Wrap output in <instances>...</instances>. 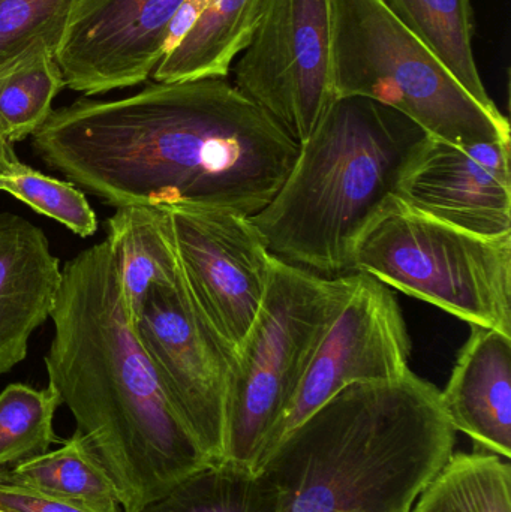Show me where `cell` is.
I'll return each mask as SVG.
<instances>
[{
    "label": "cell",
    "mask_w": 511,
    "mask_h": 512,
    "mask_svg": "<svg viewBox=\"0 0 511 512\" xmlns=\"http://www.w3.org/2000/svg\"><path fill=\"white\" fill-rule=\"evenodd\" d=\"M35 155L114 209L197 207L252 216L275 197L299 143L228 78L80 98L32 135Z\"/></svg>",
    "instance_id": "6da1fadb"
},
{
    "label": "cell",
    "mask_w": 511,
    "mask_h": 512,
    "mask_svg": "<svg viewBox=\"0 0 511 512\" xmlns=\"http://www.w3.org/2000/svg\"><path fill=\"white\" fill-rule=\"evenodd\" d=\"M50 318L48 385L74 417L123 512L140 511L213 465L165 399L107 239L65 262Z\"/></svg>",
    "instance_id": "7a4b0ae2"
},
{
    "label": "cell",
    "mask_w": 511,
    "mask_h": 512,
    "mask_svg": "<svg viewBox=\"0 0 511 512\" xmlns=\"http://www.w3.org/2000/svg\"><path fill=\"white\" fill-rule=\"evenodd\" d=\"M456 432L440 390L408 370L339 391L255 472L281 493L279 512L413 510L452 456Z\"/></svg>",
    "instance_id": "3957f363"
},
{
    "label": "cell",
    "mask_w": 511,
    "mask_h": 512,
    "mask_svg": "<svg viewBox=\"0 0 511 512\" xmlns=\"http://www.w3.org/2000/svg\"><path fill=\"white\" fill-rule=\"evenodd\" d=\"M428 137L386 105L336 98L299 144L275 197L249 216L270 254L321 276L354 273L360 237Z\"/></svg>",
    "instance_id": "277c9868"
},
{
    "label": "cell",
    "mask_w": 511,
    "mask_h": 512,
    "mask_svg": "<svg viewBox=\"0 0 511 512\" xmlns=\"http://www.w3.org/2000/svg\"><path fill=\"white\" fill-rule=\"evenodd\" d=\"M335 99H371L452 144L510 140L500 110L476 101L383 0H333Z\"/></svg>",
    "instance_id": "5b68a950"
},
{
    "label": "cell",
    "mask_w": 511,
    "mask_h": 512,
    "mask_svg": "<svg viewBox=\"0 0 511 512\" xmlns=\"http://www.w3.org/2000/svg\"><path fill=\"white\" fill-rule=\"evenodd\" d=\"M353 285L354 273L321 276L273 256L266 294L236 352L222 463L255 472Z\"/></svg>",
    "instance_id": "8992f818"
},
{
    "label": "cell",
    "mask_w": 511,
    "mask_h": 512,
    "mask_svg": "<svg viewBox=\"0 0 511 512\" xmlns=\"http://www.w3.org/2000/svg\"><path fill=\"white\" fill-rule=\"evenodd\" d=\"M353 271L511 337V233H471L392 197L360 237Z\"/></svg>",
    "instance_id": "52a82bcc"
},
{
    "label": "cell",
    "mask_w": 511,
    "mask_h": 512,
    "mask_svg": "<svg viewBox=\"0 0 511 512\" xmlns=\"http://www.w3.org/2000/svg\"><path fill=\"white\" fill-rule=\"evenodd\" d=\"M134 325L168 405L213 465L224 462L236 349L201 315L183 276L153 286Z\"/></svg>",
    "instance_id": "ba28073f"
},
{
    "label": "cell",
    "mask_w": 511,
    "mask_h": 512,
    "mask_svg": "<svg viewBox=\"0 0 511 512\" xmlns=\"http://www.w3.org/2000/svg\"><path fill=\"white\" fill-rule=\"evenodd\" d=\"M231 71L243 95L305 141L335 101L333 0H264Z\"/></svg>",
    "instance_id": "9c48e42d"
},
{
    "label": "cell",
    "mask_w": 511,
    "mask_h": 512,
    "mask_svg": "<svg viewBox=\"0 0 511 512\" xmlns=\"http://www.w3.org/2000/svg\"><path fill=\"white\" fill-rule=\"evenodd\" d=\"M164 210L192 301L237 352L266 294L273 255L251 218L242 213L197 207Z\"/></svg>",
    "instance_id": "30bf717a"
},
{
    "label": "cell",
    "mask_w": 511,
    "mask_h": 512,
    "mask_svg": "<svg viewBox=\"0 0 511 512\" xmlns=\"http://www.w3.org/2000/svg\"><path fill=\"white\" fill-rule=\"evenodd\" d=\"M410 355V334L396 295L375 277L354 271L353 289L315 349L290 406L270 433L260 463L287 433L339 391L360 382L404 376L410 370Z\"/></svg>",
    "instance_id": "8fae6325"
},
{
    "label": "cell",
    "mask_w": 511,
    "mask_h": 512,
    "mask_svg": "<svg viewBox=\"0 0 511 512\" xmlns=\"http://www.w3.org/2000/svg\"><path fill=\"white\" fill-rule=\"evenodd\" d=\"M186 0H74L56 57L65 86L86 96L152 78Z\"/></svg>",
    "instance_id": "7c38bea8"
},
{
    "label": "cell",
    "mask_w": 511,
    "mask_h": 512,
    "mask_svg": "<svg viewBox=\"0 0 511 512\" xmlns=\"http://www.w3.org/2000/svg\"><path fill=\"white\" fill-rule=\"evenodd\" d=\"M395 197L471 233H511L510 140L452 144L428 137Z\"/></svg>",
    "instance_id": "4fadbf2b"
},
{
    "label": "cell",
    "mask_w": 511,
    "mask_h": 512,
    "mask_svg": "<svg viewBox=\"0 0 511 512\" xmlns=\"http://www.w3.org/2000/svg\"><path fill=\"white\" fill-rule=\"evenodd\" d=\"M62 265L41 228L14 213H0V375L29 352L33 331L53 312Z\"/></svg>",
    "instance_id": "5bb4252c"
},
{
    "label": "cell",
    "mask_w": 511,
    "mask_h": 512,
    "mask_svg": "<svg viewBox=\"0 0 511 512\" xmlns=\"http://www.w3.org/2000/svg\"><path fill=\"white\" fill-rule=\"evenodd\" d=\"M441 403L456 430L470 436L480 453L510 460L511 337L471 325Z\"/></svg>",
    "instance_id": "9a60e30c"
},
{
    "label": "cell",
    "mask_w": 511,
    "mask_h": 512,
    "mask_svg": "<svg viewBox=\"0 0 511 512\" xmlns=\"http://www.w3.org/2000/svg\"><path fill=\"white\" fill-rule=\"evenodd\" d=\"M263 5L264 0H207L194 24L165 54L153 80L228 78L257 29Z\"/></svg>",
    "instance_id": "2e32d148"
},
{
    "label": "cell",
    "mask_w": 511,
    "mask_h": 512,
    "mask_svg": "<svg viewBox=\"0 0 511 512\" xmlns=\"http://www.w3.org/2000/svg\"><path fill=\"white\" fill-rule=\"evenodd\" d=\"M107 242L113 249L126 309L135 313L158 285H171L182 276L168 225L167 210L129 206L107 219Z\"/></svg>",
    "instance_id": "e0dca14e"
},
{
    "label": "cell",
    "mask_w": 511,
    "mask_h": 512,
    "mask_svg": "<svg viewBox=\"0 0 511 512\" xmlns=\"http://www.w3.org/2000/svg\"><path fill=\"white\" fill-rule=\"evenodd\" d=\"M395 17L428 47L458 83L488 110H498L485 89L473 51L470 0H383Z\"/></svg>",
    "instance_id": "ac0fdd59"
},
{
    "label": "cell",
    "mask_w": 511,
    "mask_h": 512,
    "mask_svg": "<svg viewBox=\"0 0 511 512\" xmlns=\"http://www.w3.org/2000/svg\"><path fill=\"white\" fill-rule=\"evenodd\" d=\"M0 472L8 480L90 512H123L116 489L77 432L57 450Z\"/></svg>",
    "instance_id": "d6986e66"
},
{
    "label": "cell",
    "mask_w": 511,
    "mask_h": 512,
    "mask_svg": "<svg viewBox=\"0 0 511 512\" xmlns=\"http://www.w3.org/2000/svg\"><path fill=\"white\" fill-rule=\"evenodd\" d=\"M281 493L269 480L233 463L194 472L137 512H279Z\"/></svg>",
    "instance_id": "ffe728a7"
},
{
    "label": "cell",
    "mask_w": 511,
    "mask_h": 512,
    "mask_svg": "<svg viewBox=\"0 0 511 512\" xmlns=\"http://www.w3.org/2000/svg\"><path fill=\"white\" fill-rule=\"evenodd\" d=\"M411 512H511L509 460L491 453H453Z\"/></svg>",
    "instance_id": "44dd1931"
},
{
    "label": "cell",
    "mask_w": 511,
    "mask_h": 512,
    "mask_svg": "<svg viewBox=\"0 0 511 512\" xmlns=\"http://www.w3.org/2000/svg\"><path fill=\"white\" fill-rule=\"evenodd\" d=\"M56 48L36 45L0 68V125L12 144L32 137L50 117L65 86Z\"/></svg>",
    "instance_id": "7402d4cb"
},
{
    "label": "cell",
    "mask_w": 511,
    "mask_h": 512,
    "mask_svg": "<svg viewBox=\"0 0 511 512\" xmlns=\"http://www.w3.org/2000/svg\"><path fill=\"white\" fill-rule=\"evenodd\" d=\"M62 406L56 391L11 384L0 393V471L50 451L60 442L54 415Z\"/></svg>",
    "instance_id": "603a6c76"
},
{
    "label": "cell",
    "mask_w": 511,
    "mask_h": 512,
    "mask_svg": "<svg viewBox=\"0 0 511 512\" xmlns=\"http://www.w3.org/2000/svg\"><path fill=\"white\" fill-rule=\"evenodd\" d=\"M0 191L59 222L75 236L92 237L98 230V218L77 186L45 176L29 165H21L12 173L0 176Z\"/></svg>",
    "instance_id": "cb8c5ba5"
},
{
    "label": "cell",
    "mask_w": 511,
    "mask_h": 512,
    "mask_svg": "<svg viewBox=\"0 0 511 512\" xmlns=\"http://www.w3.org/2000/svg\"><path fill=\"white\" fill-rule=\"evenodd\" d=\"M74 0H0V68L39 44L57 48Z\"/></svg>",
    "instance_id": "d4e9b609"
},
{
    "label": "cell",
    "mask_w": 511,
    "mask_h": 512,
    "mask_svg": "<svg viewBox=\"0 0 511 512\" xmlns=\"http://www.w3.org/2000/svg\"><path fill=\"white\" fill-rule=\"evenodd\" d=\"M0 510L8 512H90L32 487L3 477L0 472Z\"/></svg>",
    "instance_id": "484cf974"
},
{
    "label": "cell",
    "mask_w": 511,
    "mask_h": 512,
    "mask_svg": "<svg viewBox=\"0 0 511 512\" xmlns=\"http://www.w3.org/2000/svg\"><path fill=\"white\" fill-rule=\"evenodd\" d=\"M21 165H23V162L18 159L17 153L12 149V143L9 141L8 135L0 125V176L12 173Z\"/></svg>",
    "instance_id": "4316f807"
},
{
    "label": "cell",
    "mask_w": 511,
    "mask_h": 512,
    "mask_svg": "<svg viewBox=\"0 0 511 512\" xmlns=\"http://www.w3.org/2000/svg\"><path fill=\"white\" fill-rule=\"evenodd\" d=\"M396 512H411V510H402V511H396Z\"/></svg>",
    "instance_id": "83f0119b"
},
{
    "label": "cell",
    "mask_w": 511,
    "mask_h": 512,
    "mask_svg": "<svg viewBox=\"0 0 511 512\" xmlns=\"http://www.w3.org/2000/svg\"><path fill=\"white\" fill-rule=\"evenodd\" d=\"M0 512H8V511H5V510H0Z\"/></svg>",
    "instance_id": "f1b7e54d"
}]
</instances>
